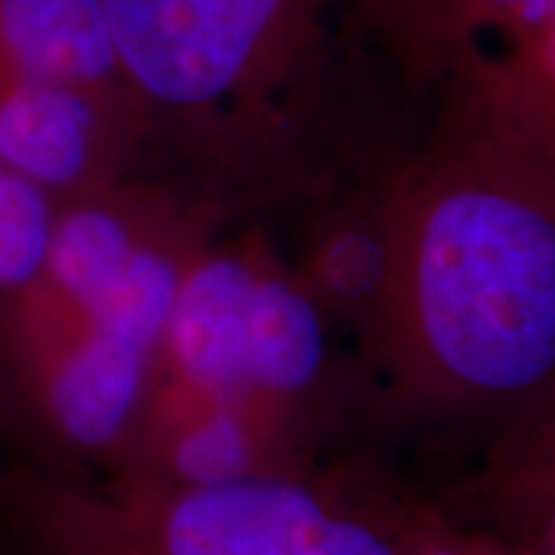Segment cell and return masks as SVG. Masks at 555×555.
<instances>
[{
	"mask_svg": "<svg viewBox=\"0 0 555 555\" xmlns=\"http://www.w3.org/2000/svg\"><path fill=\"white\" fill-rule=\"evenodd\" d=\"M379 278L358 339V414L473 448L555 383V198L429 120L374 179Z\"/></svg>",
	"mask_w": 555,
	"mask_h": 555,
	"instance_id": "cell-1",
	"label": "cell"
},
{
	"mask_svg": "<svg viewBox=\"0 0 555 555\" xmlns=\"http://www.w3.org/2000/svg\"><path fill=\"white\" fill-rule=\"evenodd\" d=\"M102 3L137 108L139 177L222 222L318 207L414 142L346 80V53L364 47L349 0Z\"/></svg>",
	"mask_w": 555,
	"mask_h": 555,
	"instance_id": "cell-2",
	"label": "cell"
},
{
	"mask_svg": "<svg viewBox=\"0 0 555 555\" xmlns=\"http://www.w3.org/2000/svg\"><path fill=\"white\" fill-rule=\"evenodd\" d=\"M225 222L182 204L130 262L100 281L40 272L0 312V438L10 460L112 476L127 454L179 281Z\"/></svg>",
	"mask_w": 555,
	"mask_h": 555,
	"instance_id": "cell-3",
	"label": "cell"
},
{
	"mask_svg": "<svg viewBox=\"0 0 555 555\" xmlns=\"http://www.w3.org/2000/svg\"><path fill=\"white\" fill-rule=\"evenodd\" d=\"M401 481L374 469L62 476L0 460V555H401Z\"/></svg>",
	"mask_w": 555,
	"mask_h": 555,
	"instance_id": "cell-4",
	"label": "cell"
},
{
	"mask_svg": "<svg viewBox=\"0 0 555 555\" xmlns=\"http://www.w3.org/2000/svg\"><path fill=\"white\" fill-rule=\"evenodd\" d=\"M331 324L294 269L254 241L214 235L179 281L152 383L238 408L299 466L321 469L318 444L352 408L337 389Z\"/></svg>",
	"mask_w": 555,
	"mask_h": 555,
	"instance_id": "cell-5",
	"label": "cell"
},
{
	"mask_svg": "<svg viewBox=\"0 0 555 555\" xmlns=\"http://www.w3.org/2000/svg\"><path fill=\"white\" fill-rule=\"evenodd\" d=\"M433 120L555 198V3L478 47L433 93Z\"/></svg>",
	"mask_w": 555,
	"mask_h": 555,
	"instance_id": "cell-6",
	"label": "cell"
},
{
	"mask_svg": "<svg viewBox=\"0 0 555 555\" xmlns=\"http://www.w3.org/2000/svg\"><path fill=\"white\" fill-rule=\"evenodd\" d=\"M0 167L56 204L87 198L139 177V139L96 96L0 65Z\"/></svg>",
	"mask_w": 555,
	"mask_h": 555,
	"instance_id": "cell-7",
	"label": "cell"
},
{
	"mask_svg": "<svg viewBox=\"0 0 555 555\" xmlns=\"http://www.w3.org/2000/svg\"><path fill=\"white\" fill-rule=\"evenodd\" d=\"M433 494L513 555H555V383L466 448Z\"/></svg>",
	"mask_w": 555,
	"mask_h": 555,
	"instance_id": "cell-8",
	"label": "cell"
},
{
	"mask_svg": "<svg viewBox=\"0 0 555 555\" xmlns=\"http://www.w3.org/2000/svg\"><path fill=\"white\" fill-rule=\"evenodd\" d=\"M555 0H349L377 65L408 96H429L463 62Z\"/></svg>",
	"mask_w": 555,
	"mask_h": 555,
	"instance_id": "cell-9",
	"label": "cell"
},
{
	"mask_svg": "<svg viewBox=\"0 0 555 555\" xmlns=\"http://www.w3.org/2000/svg\"><path fill=\"white\" fill-rule=\"evenodd\" d=\"M0 65L96 96L130 120L139 139L102 0H0Z\"/></svg>",
	"mask_w": 555,
	"mask_h": 555,
	"instance_id": "cell-10",
	"label": "cell"
},
{
	"mask_svg": "<svg viewBox=\"0 0 555 555\" xmlns=\"http://www.w3.org/2000/svg\"><path fill=\"white\" fill-rule=\"evenodd\" d=\"M56 225V201L10 170H0V312L40 275Z\"/></svg>",
	"mask_w": 555,
	"mask_h": 555,
	"instance_id": "cell-11",
	"label": "cell"
},
{
	"mask_svg": "<svg viewBox=\"0 0 555 555\" xmlns=\"http://www.w3.org/2000/svg\"><path fill=\"white\" fill-rule=\"evenodd\" d=\"M0 170H3V167H0Z\"/></svg>",
	"mask_w": 555,
	"mask_h": 555,
	"instance_id": "cell-12",
	"label": "cell"
}]
</instances>
